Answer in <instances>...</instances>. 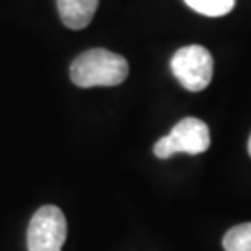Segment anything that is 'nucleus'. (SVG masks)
I'll list each match as a JSON object with an SVG mask.
<instances>
[{
    "mask_svg": "<svg viewBox=\"0 0 251 251\" xmlns=\"http://www.w3.org/2000/svg\"><path fill=\"white\" fill-rule=\"evenodd\" d=\"M62 23L71 30H82L91 23L99 0H56Z\"/></svg>",
    "mask_w": 251,
    "mask_h": 251,
    "instance_id": "nucleus-5",
    "label": "nucleus"
},
{
    "mask_svg": "<svg viewBox=\"0 0 251 251\" xmlns=\"http://www.w3.org/2000/svg\"><path fill=\"white\" fill-rule=\"evenodd\" d=\"M225 251H251V222L231 227L224 236Z\"/></svg>",
    "mask_w": 251,
    "mask_h": 251,
    "instance_id": "nucleus-6",
    "label": "nucleus"
},
{
    "mask_svg": "<svg viewBox=\"0 0 251 251\" xmlns=\"http://www.w3.org/2000/svg\"><path fill=\"white\" fill-rule=\"evenodd\" d=\"M248 152H250V156H251V136H250V142H248Z\"/></svg>",
    "mask_w": 251,
    "mask_h": 251,
    "instance_id": "nucleus-8",
    "label": "nucleus"
},
{
    "mask_svg": "<svg viewBox=\"0 0 251 251\" xmlns=\"http://www.w3.org/2000/svg\"><path fill=\"white\" fill-rule=\"evenodd\" d=\"M67 238V220L54 205L37 208L26 231L28 251H62Z\"/></svg>",
    "mask_w": 251,
    "mask_h": 251,
    "instance_id": "nucleus-2",
    "label": "nucleus"
},
{
    "mask_svg": "<svg viewBox=\"0 0 251 251\" xmlns=\"http://www.w3.org/2000/svg\"><path fill=\"white\" fill-rule=\"evenodd\" d=\"M188 8L206 17H222L234 8L236 0H184Z\"/></svg>",
    "mask_w": 251,
    "mask_h": 251,
    "instance_id": "nucleus-7",
    "label": "nucleus"
},
{
    "mask_svg": "<svg viewBox=\"0 0 251 251\" xmlns=\"http://www.w3.org/2000/svg\"><path fill=\"white\" fill-rule=\"evenodd\" d=\"M210 147V130L205 121L198 117H184L173 126L168 136L160 138L154 145L158 158H170L177 152L201 154Z\"/></svg>",
    "mask_w": 251,
    "mask_h": 251,
    "instance_id": "nucleus-3",
    "label": "nucleus"
},
{
    "mask_svg": "<svg viewBox=\"0 0 251 251\" xmlns=\"http://www.w3.org/2000/svg\"><path fill=\"white\" fill-rule=\"evenodd\" d=\"M69 75L73 84H76L78 88L117 86L125 82L128 63L123 56L110 52L106 49H91L75 58Z\"/></svg>",
    "mask_w": 251,
    "mask_h": 251,
    "instance_id": "nucleus-1",
    "label": "nucleus"
},
{
    "mask_svg": "<svg viewBox=\"0 0 251 251\" xmlns=\"http://www.w3.org/2000/svg\"><path fill=\"white\" fill-rule=\"evenodd\" d=\"M171 71L188 91H201L212 80L214 60L205 47H182L171 58Z\"/></svg>",
    "mask_w": 251,
    "mask_h": 251,
    "instance_id": "nucleus-4",
    "label": "nucleus"
}]
</instances>
